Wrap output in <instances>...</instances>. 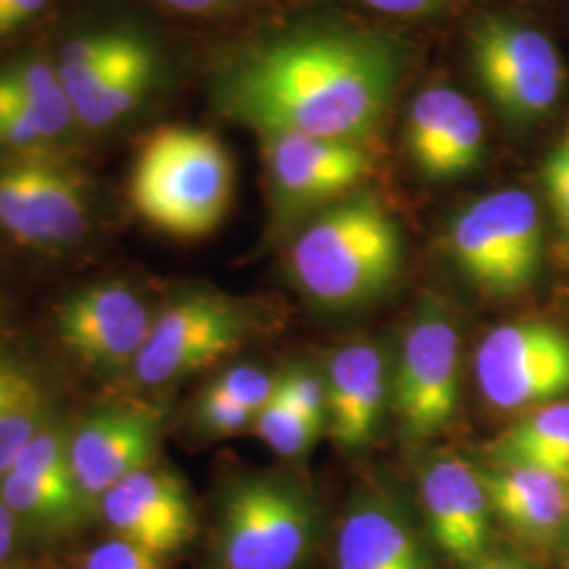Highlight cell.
Segmentation results:
<instances>
[{"label": "cell", "mask_w": 569, "mask_h": 569, "mask_svg": "<svg viewBox=\"0 0 569 569\" xmlns=\"http://www.w3.org/2000/svg\"><path fill=\"white\" fill-rule=\"evenodd\" d=\"M70 127L34 106L0 91V150L7 154L44 150L68 136Z\"/></svg>", "instance_id": "4316f807"}, {"label": "cell", "mask_w": 569, "mask_h": 569, "mask_svg": "<svg viewBox=\"0 0 569 569\" xmlns=\"http://www.w3.org/2000/svg\"><path fill=\"white\" fill-rule=\"evenodd\" d=\"M274 387L277 376L268 373L262 367L234 366L213 378L204 390L258 413L272 397Z\"/></svg>", "instance_id": "83f0119b"}, {"label": "cell", "mask_w": 569, "mask_h": 569, "mask_svg": "<svg viewBox=\"0 0 569 569\" xmlns=\"http://www.w3.org/2000/svg\"><path fill=\"white\" fill-rule=\"evenodd\" d=\"M9 470L81 498L70 460V425L61 416L53 418L32 441H28Z\"/></svg>", "instance_id": "d4e9b609"}, {"label": "cell", "mask_w": 569, "mask_h": 569, "mask_svg": "<svg viewBox=\"0 0 569 569\" xmlns=\"http://www.w3.org/2000/svg\"><path fill=\"white\" fill-rule=\"evenodd\" d=\"M47 0H0V37L16 32L32 20Z\"/></svg>", "instance_id": "836d02e7"}, {"label": "cell", "mask_w": 569, "mask_h": 569, "mask_svg": "<svg viewBox=\"0 0 569 569\" xmlns=\"http://www.w3.org/2000/svg\"><path fill=\"white\" fill-rule=\"evenodd\" d=\"M468 58L479 87L507 121L542 119L563 91L566 70L557 47L526 23L502 18L477 23Z\"/></svg>", "instance_id": "ba28073f"}, {"label": "cell", "mask_w": 569, "mask_h": 569, "mask_svg": "<svg viewBox=\"0 0 569 569\" xmlns=\"http://www.w3.org/2000/svg\"><path fill=\"white\" fill-rule=\"evenodd\" d=\"M545 186L555 218L569 239V138L550 154L545 167Z\"/></svg>", "instance_id": "1f68e13d"}, {"label": "cell", "mask_w": 569, "mask_h": 569, "mask_svg": "<svg viewBox=\"0 0 569 569\" xmlns=\"http://www.w3.org/2000/svg\"><path fill=\"white\" fill-rule=\"evenodd\" d=\"M0 496L28 538L56 542L81 531L93 517L79 496L28 479L13 470L0 477Z\"/></svg>", "instance_id": "603a6c76"}, {"label": "cell", "mask_w": 569, "mask_h": 569, "mask_svg": "<svg viewBox=\"0 0 569 569\" xmlns=\"http://www.w3.org/2000/svg\"><path fill=\"white\" fill-rule=\"evenodd\" d=\"M481 395L502 411L542 407L569 395V333L542 319L493 327L475 357Z\"/></svg>", "instance_id": "30bf717a"}, {"label": "cell", "mask_w": 569, "mask_h": 569, "mask_svg": "<svg viewBox=\"0 0 569 569\" xmlns=\"http://www.w3.org/2000/svg\"><path fill=\"white\" fill-rule=\"evenodd\" d=\"M407 152L416 169L435 182H448L477 169L486 154L481 114L451 87L422 89L409 106Z\"/></svg>", "instance_id": "2e32d148"}, {"label": "cell", "mask_w": 569, "mask_h": 569, "mask_svg": "<svg viewBox=\"0 0 569 569\" xmlns=\"http://www.w3.org/2000/svg\"><path fill=\"white\" fill-rule=\"evenodd\" d=\"M403 266V239L385 204L352 192L306 226L289 249V274L306 296L346 310L380 298Z\"/></svg>", "instance_id": "7a4b0ae2"}, {"label": "cell", "mask_w": 569, "mask_h": 569, "mask_svg": "<svg viewBox=\"0 0 569 569\" xmlns=\"http://www.w3.org/2000/svg\"><path fill=\"white\" fill-rule=\"evenodd\" d=\"M401 58L392 42L346 28H306L244 51L218 100L253 131H291L366 143L395 98Z\"/></svg>", "instance_id": "6da1fadb"}, {"label": "cell", "mask_w": 569, "mask_h": 569, "mask_svg": "<svg viewBox=\"0 0 569 569\" xmlns=\"http://www.w3.org/2000/svg\"><path fill=\"white\" fill-rule=\"evenodd\" d=\"M256 411L247 409L243 406H237L228 399H222L218 395H211L203 390L197 406H194V422L207 435L213 437H226V435H237L243 432L247 428L253 427Z\"/></svg>", "instance_id": "4dcf8cb0"}, {"label": "cell", "mask_w": 569, "mask_h": 569, "mask_svg": "<svg viewBox=\"0 0 569 569\" xmlns=\"http://www.w3.org/2000/svg\"><path fill=\"white\" fill-rule=\"evenodd\" d=\"M327 430L348 451L369 446L382 427L390 397L385 352L369 342L338 348L327 367Z\"/></svg>", "instance_id": "ac0fdd59"}, {"label": "cell", "mask_w": 569, "mask_h": 569, "mask_svg": "<svg viewBox=\"0 0 569 569\" xmlns=\"http://www.w3.org/2000/svg\"><path fill=\"white\" fill-rule=\"evenodd\" d=\"M7 569H28V568H23V566H21V563H16V566H11V568H7Z\"/></svg>", "instance_id": "74e56055"}, {"label": "cell", "mask_w": 569, "mask_h": 569, "mask_svg": "<svg viewBox=\"0 0 569 569\" xmlns=\"http://www.w3.org/2000/svg\"><path fill=\"white\" fill-rule=\"evenodd\" d=\"M157 310L133 284H87L56 306V333L68 355L96 373H129Z\"/></svg>", "instance_id": "8fae6325"}, {"label": "cell", "mask_w": 569, "mask_h": 569, "mask_svg": "<svg viewBox=\"0 0 569 569\" xmlns=\"http://www.w3.org/2000/svg\"><path fill=\"white\" fill-rule=\"evenodd\" d=\"M317 536L319 515L305 489L270 475L241 477L220 496L209 569H302Z\"/></svg>", "instance_id": "277c9868"}, {"label": "cell", "mask_w": 569, "mask_h": 569, "mask_svg": "<svg viewBox=\"0 0 569 569\" xmlns=\"http://www.w3.org/2000/svg\"><path fill=\"white\" fill-rule=\"evenodd\" d=\"M467 569H538L523 559L509 557V555H486L483 559H479L477 563H472Z\"/></svg>", "instance_id": "8d00e7d4"}, {"label": "cell", "mask_w": 569, "mask_h": 569, "mask_svg": "<svg viewBox=\"0 0 569 569\" xmlns=\"http://www.w3.org/2000/svg\"><path fill=\"white\" fill-rule=\"evenodd\" d=\"M493 467L545 470L569 481V399L528 411L491 443Z\"/></svg>", "instance_id": "44dd1931"}, {"label": "cell", "mask_w": 569, "mask_h": 569, "mask_svg": "<svg viewBox=\"0 0 569 569\" xmlns=\"http://www.w3.org/2000/svg\"><path fill=\"white\" fill-rule=\"evenodd\" d=\"M167 7L182 11V13H211L218 11L226 4H230L232 0H161Z\"/></svg>", "instance_id": "d590c367"}, {"label": "cell", "mask_w": 569, "mask_h": 569, "mask_svg": "<svg viewBox=\"0 0 569 569\" xmlns=\"http://www.w3.org/2000/svg\"><path fill=\"white\" fill-rule=\"evenodd\" d=\"M234 167L218 136L167 124L152 131L136 157L129 201L138 216L176 239H201L224 222Z\"/></svg>", "instance_id": "3957f363"}, {"label": "cell", "mask_w": 569, "mask_h": 569, "mask_svg": "<svg viewBox=\"0 0 569 569\" xmlns=\"http://www.w3.org/2000/svg\"><path fill=\"white\" fill-rule=\"evenodd\" d=\"M157 74V51L148 42L100 84L91 100L77 112V122L87 129H108L121 122L148 98Z\"/></svg>", "instance_id": "cb8c5ba5"}, {"label": "cell", "mask_w": 569, "mask_h": 569, "mask_svg": "<svg viewBox=\"0 0 569 569\" xmlns=\"http://www.w3.org/2000/svg\"><path fill=\"white\" fill-rule=\"evenodd\" d=\"M277 385L283 390L284 397L300 409L310 422L327 428V390L326 380L308 369H287L277 376Z\"/></svg>", "instance_id": "f546056e"}, {"label": "cell", "mask_w": 569, "mask_h": 569, "mask_svg": "<svg viewBox=\"0 0 569 569\" xmlns=\"http://www.w3.org/2000/svg\"><path fill=\"white\" fill-rule=\"evenodd\" d=\"M251 428L268 448L283 458L302 456L323 430L293 407L279 385L274 387V392L266 401V406L258 411Z\"/></svg>", "instance_id": "484cf974"}, {"label": "cell", "mask_w": 569, "mask_h": 569, "mask_svg": "<svg viewBox=\"0 0 569 569\" xmlns=\"http://www.w3.org/2000/svg\"><path fill=\"white\" fill-rule=\"evenodd\" d=\"M163 420V409L157 406L112 403L70 425L72 472L91 517L110 489L154 465Z\"/></svg>", "instance_id": "4fadbf2b"}, {"label": "cell", "mask_w": 569, "mask_h": 569, "mask_svg": "<svg viewBox=\"0 0 569 569\" xmlns=\"http://www.w3.org/2000/svg\"><path fill=\"white\" fill-rule=\"evenodd\" d=\"M256 327L251 308L218 291H188L157 310L129 376L146 388L167 387L241 350Z\"/></svg>", "instance_id": "52a82bcc"}, {"label": "cell", "mask_w": 569, "mask_h": 569, "mask_svg": "<svg viewBox=\"0 0 569 569\" xmlns=\"http://www.w3.org/2000/svg\"><path fill=\"white\" fill-rule=\"evenodd\" d=\"M568 566H569V540H568Z\"/></svg>", "instance_id": "f35d334b"}, {"label": "cell", "mask_w": 569, "mask_h": 569, "mask_svg": "<svg viewBox=\"0 0 569 569\" xmlns=\"http://www.w3.org/2000/svg\"><path fill=\"white\" fill-rule=\"evenodd\" d=\"M367 7L390 13V16H401V18H411V16H422L432 9H437L443 0H359Z\"/></svg>", "instance_id": "e575fe53"}, {"label": "cell", "mask_w": 569, "mask_h": 569, "mask_svg": "<svg viewBox=\"0 0 569 569\" xmlns=\"http://www.w3.org/2000/svg\"><path fill=\"white\" fill-rule=\"evenodd\" d=\"M449 258L491 298L523 293L542 262V222L533 197L517 188L467 204L448 228Z\"/></svg>", "instance_id": "5b68a950"}, {"label": "cell", "mask_w": 569, "mask_h": 569, "mask_svg": "<svg viewBox=\"0 0 569 569\" xmlns=\"http://www.w3.org/2000/svg\"><path fill=\"white\" fill-rule=\"evenodd\" d=\"M81 569H167V559L119 536H108L82 555Z\"/></svg>", "instance_id": "f1b7e54d"}, {"label": "cell", "mask_w": 569, "mask_h": 569, "mask_svg": "<svg viewBox=\"0 0 569 569\" xmlns=\"http://www.w3.org/2000/svg\"><path fill=\"white\" fill-rule=\"evenodd\" d=\"M96 517L108 536H119L161 557H171L197 536L190 491L169 468L143 467L110 489Z\"/></svg>", "instance_id": "5bb4252c"}, {"label": "cell", "mask_w": 569, "mask_h": 569, "mask_svg": "<svg viewBox=\"0 0 569 569\" xmlns=\"http://www.w3.org/2000/svg\"><path fill=\"white\" fill-rule=\"evenodd\" d=\"M333 569H435L422 531L392 498L359 493L333 538Z\"/></svg>", "instance_id": "e0dca14e"}, {"label": "cell", "mask_w": 569, "mask_h": 569, "mask_svg": "<svg viewBox=\"0 0 569 569\" xmlns=\"http://www.w3.org/2000/svg\"><path fill=\"white\" fill-rule=\"evenodd\" d=\"M420 500L430 542L458 566L488 555L491 502L483 470L460 456H439L420 475Z\"/></svg>", "instance_id": "9a60e30c"}, {"label": "cell", "mask_w": 569, "mask_h": 569, "mask_svg": "<svg viewBox=\"0 0 569 569\" xmlns=\"http://www.w3.org/2000/svg\"><path fill=\"white\" fill-rule=\"evenodd\" d=\"M146 44L148 41L133 32L100 30L74 37L61 47L56 68L74 119L100 84Z\"/></svg>", "instance_id": "7402d4cb"}, {"label": "cell", "mask_w": 569, "mask_h": 569, "mask_svg": "<svg viewBox=\"0 0 569 569\" xmlns=\"http://www.w3.org/2000/svg\"><path fill=\"white\" fill-rule=\"evenodd\" d=\"M390 397L409 441L430 439L453 420L460 399V336L441 306L425 305L413 317L390 376Z\"/></svg>", "instance_id": "9c48e42d"}, {"label": "cell", "mask_w": 569, "mask_h": 569, "mask_svg": "<svg viewBox=\"0 0 569 569\" xmlns=\"http://www.w3.org/2000/svg\"><path fill=\"white\" fill-rule=\"evenodd\" d=\"M58 416L56 395L41 366L0 346V477Z\"/></svg>", "instance_id": "ffe728a7"}, {"label": "cell", "mask_w": 569, "mask_h": 569, "mask_svg": "<svg viewBox=\"0 0 569 569\" xmlns=\"http://www.w3.org/2000/svg\"><path fill=\"white\" fill-rule=\"evenodd\" d=\"M270 199L279 218L327 207L352 194L371 169L361 143L291 131H256Z\"/></svg>", "instance_id": "7c38bea8"}, {"label": "cell", "mask_w": 569, "mask_h": 569, "mask_svg": "<svg viewBox=\"0 0 569 569\" xmlns=\"http://www.w3.org/2000/svg\"><path fill=\"white\" fill-rule=\"evenodd\" d=\"M28 542L18 517L7 507L0 496V569L11 568L18 561L23 545Z\"/></svg>", "instance_id": "d6a6232c"}, {"label": "cell", "mask_w": 569, "mask_h": 569, "mask_svg": "<svg viewBox=\"0 0 569 569\" xmlns=\"http://www.w3.org/2000/svg\"><path fill=\"white\" fill-rule=\"evenodd\" d=\"M493 515L523 540L549 545L569 526V481L545 470H483Z\"/></svg>", "instance_id": "d6986e66"}, {"label": "cell", "mask_w": 569, "mask_h": 569, "mask_svg": "<svg viewBox=\"0 0 569 569\" xmlns=\"http://www.w3.org/2000/svg\"><path fill=\"white\" fill-rule=\"evenodd\" d=\"M91 226V192L79 167L51 148L0 159V234L26 249H66Z\"/></svg>", "instance_id": "8992f818"}]
</instances>
